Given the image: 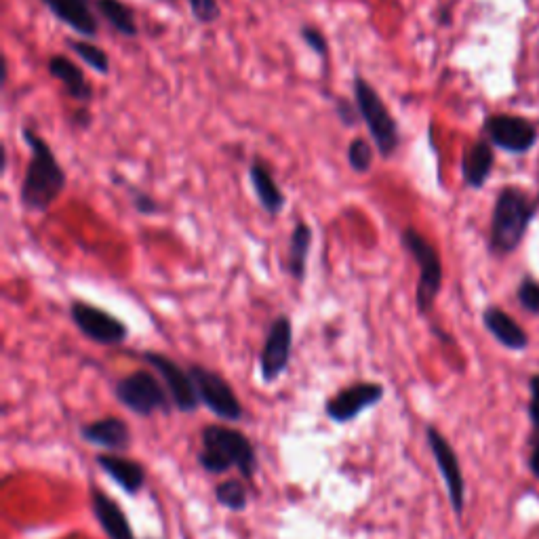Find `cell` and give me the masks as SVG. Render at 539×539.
Instances as JSON below:
<instances>
[{
  "label": "cell",
  "mask_w": 539,
  "mask_h": 539,
  "mask_svg": "<svg viewBox=\"0 0 539 539\" xmlns=\"http://www.w3.org/2000/svg\"><path fill=\"white\" fill-rule=\"evenodd\" d=\"M22 135L30 148V163L19 188V203L30 213H45L64 194L68 175L41 135L28 127L22 129Z\"/></svg>",
  "instance_id": "6da1fadb"
},
{
  "label": "cell",
  "mask_w": 539,
  "mask_h": 539,
  "mask_svg": "<svg viewBox=\"0 0 539 539\" xmlns=\"http://www.w3.org/2000/svg\"><path fill=\"white\" fill-rule=\"evenodd\" d=\"M196 462L207 474H226L236 468L245 481H253L259 459L251 438L226 424H209L201 432V449Z\"/></svg>",
  "instance_id": "7a4b0ae2"
},
{
  "label": "cell",
  "mask_w": 539,
  "mask_h": 539,
  "mask_svg": "<svg viewBox=\"0 0 539 539\" xmlns=\"http://www.w3.org/2000/svg\"><path fill=\"white\" fill-rule=\"evenodd\" d=\"M529 198L516 188H506L497 196L491 217V251L508 255L518 249L533 217Z\"/></svg>",
  "instance_id": "3957f363"
},
{
  "label": "cell",
  "mask_w": 539,
  "mask_h": 539,
  "mask_svg": "<svg viewBox=\"0 0 539 539\" xmlns=\"http://www.w3.org/2000/svg\"><path fill=\"white\" fill-rule=\"evenodd\" d=\"M403 249L415 259L419 276L415 285V308L419 316H428L436 304V297L443 289V262L436 247L415 228L401 232Z\"/></svg>",
  "instance_id": "277c9868"
},
{
  "label": "cell",
  "mask_w": 539,
  "mask_h": 539,
  "mask_svg": "<svg viewBox=\"0 0 539 539\" xmlns=\"http://www.w3.org/2000/svg\"><path fill=\"white\" fill-rule=\"evenodd\" d=\"M354 102L358 112H361L363 123L367 125L375 150L384 161H388L401 146V131H398V123L394 121L392 112L388 110L382 95L363 76H354Z\"/></svg>",
  "instance_id": "5b68a950"
},
{
  "label": "cell",
  "mask_w": 539,
  "mask_h": 539,
  "mask_svg": "<svg viewBox=\"0 0 539 539\" xmlns=\"http://www.w3.org/2000/svg\"><path fill=\"white\" fill-rule=\"evenodd\" d=\"M114 398L137 417H152L154 413L169 415L175 407L165 382L158 373L139 369L114 384Z\"/></svg>",
  "instance_id": "8992f818"
},
{
  "label": "cell",
  "mask_w": 539,
  "mask_h": 539,
  "mask_svg": "<svg viewBox=\"0 0 539 539\" xmlns=\"http://www.w3.org/2000/svg\"><path fill=\"white\" fill-rule=\"evenodd\" d=\"M68 314L74 327L81 331V335H85L89 342L97 346L106 348L123 346L131 335L123 318L114 316L104 308L83 302V299H74V302H70Z\"/></svg>",
  "instance_id": "52a82bcc"
},
{
  "label": "cell",
  "mask_w": 539,
  "mask_h": 539,
  "mask_svg": "<svg viewBox=\"0 0 539 539\" xmlns=\"http://www.w3.org/2000/svg\"><path fill=\"white\" fill-rule=\"evenodd\" d=\"M188 371L194 379L201 405H205L222 422H241L245 417V407L222 373L196 363L188 365Z\"/></svg>",
  "instance_id": "ba28073f"
},
{
  "label": "cell",
  "mask_w": 539,
  "mask_h": 539,
  "mask_svg": "<svg viewBox=\"0 0 539 539\" xmlns=\"http://www.w3.org/2000/svg\"><path fill=\"white\" fill-rule=\"evenodd\" d=\"M293 356V321L289 314H278L268 325L262 352H259V375L266 386L276 384L291 365Z\"/></svg>",
  "instance_id": "9c48e42d"
},
{
  "label": "cell",
  "mask_w": 539,
  "mask_h": 539,
  "mask_svg": "<svg viewBox=\"0 0 539 539\" xmlns=\"http://www.w3.org/2000/svg\"><path fill=\"white\" fill-rule=\"evenodd\" d=\"M426 443L434 457L438 474L443 476L451 510L457 518H462L466 510V481L462 466H459V457L445 438V434L436 426H426Z\"/></svg>",
  "instance_id": "30bf717a"
},
{
  "label": "cell",
  "mask_w": 539,
  "mask_h": 539,
  "mask_svg": "<svg viewBox=\"0 0 539 539\" xmlns=\"http://www.w3.org/2000/svg\"><path fill=\"white\" fill-rule=\"evenodd\" d=\"M386 398V386L379 382H356L337 390L325 401V415L337 426H346Z\"/></svg>",
  "instance_id": "8fae6325"
},
{
  "label": "cell",
  "mask_w": 539,
  "mask_h": 539,
  "mask_svg": "<svg viewBox=\"0 0 539 539\" xmlns=\"http://www.w3.org/2000/svg\"><path fill=\"white\" fill-rule=\"evenodd\" d=\"M142 358H144V363H148L158 375H161V379L171 394V401L179 413L198 411V407H201V398H198L194 379L188 369H184L175 361V358L163 352L144 350Z\"/></svg>",
  "instance_id": "7c38bea8"
},
{
  "label": "cell",
  "mask_w": 539,
  "mask_h": 539,
  "mask_svg": "<svg viewBox=\"0 0 539 539\" xmlns=\"http://www.w3.org/2000/svg\"><path fill=\"white\" fill-rule=\"evenodd\" d=\"M95 464L110 481L129 497H137L148 483V470L137 459L125 457L123 453H97Z\"/></svg>",
  "instance_id": "4fadbf2b"
},
{
  "label": "cell",
  "mask_w": 539,
  "mask_h": 539,
  "mask_svg": "<svg viewBox=\"0 0 539 539\" xmlns=\"http://www.w3.org/2000/svg\"><path fill=\"white\" fill-rule=\"evenodd\" d=\"M81 438L91 447L108 453H127L133 445V434L123 417L108 415L81 426Z\"/></svg>",
  "instance_id": "5bb4252c"
},
{
  "label": "cell",
  "mask_w": 539,
  "mask_h": 539,
  "mask_svg": "<svg viewBox=\"0 0 539 539\" xmlns=\"http://www.w3.org/2000/svg\"><path fill=\"white\" fill-rule=\"evenodd\" d=\"M487 133L493 139V144L508 152L521 154L529 150L535 142V129L525 118L518 116H491L487 121Z\"/></svg>",
  "instance_id": "9a60e30c"
},
{
  "label": "cell",
  "mask_w": 539,
  "mask_h": 539,
  "mask_svg": "<svg viewBox=\"0 0 539 539\" xmlns=\"http://www.w3.org/2000/svg\"><path fill=\"white\" fill-rule=\"evenodd\" d=\"M91 512L108 539H137L129 516L106 491L91 487Z\"/></svg>",
  "instance_id": "2e32d148"
},
{
  "label": "cell",
  "mask_w": 539,
  "mask_h": 539,
  "mask_svg": "<svg viewBox=\"0 0 539 539\" xmlns=\"http://www.w3.org/2000/svg\"><path fill=\"white\" fill-rule=\"evenodd\" d=\"M43 5L76 34L83 38L97 36L99 24L91 9V0H43Z\"/></svg>",
  "instance_id": "e0dca14e"
},
{
  "label": "cell",
  "mask_w": 539,
  "mask_h": 539,
  "mask_svg": "<svg viewBox=\"0 0 539 539\" xmlns=\"http://www.w3.org/2000/svg\"><path fill=\"white\" fill-rule=\"evenodd\" d=\"M314 243V230L306 222H297L289 234L287 243V259L285 272L293 278L297 285L306 283L308 278V259Z\"/></svg>",
  "instance_id": "ac0fdd59"
},
{
  "label": "cell",
  "mask_w": 539,
  "mask_h": 539,
  "mask_svg": "<svg viewBox=\"0 0 539 539\" xmlns=\"http://www.w3.org/2000/svg\"><path fill=\"white\" fill-rule=\"evenodd\" d=\"M249 179L259 207H262L270 217L281 215L283 209L287 207V196L283 194L281 186L276 184L272 171L262 161H253L249 167Z\"/></svg>",
  "instance_id": "d6986e66"
},
{
  "label": "cell",
  "mask_w": 539,
  "mask_h": 539,
  "mask_svg": "<svg viewBox=\"0 0 539 539\" xmlns=\"http://www.w3.org/2000/svg\"><path fill=\"white\" fill-rule=\"evenodd\" d=\"M483 325L504 348L516 350V352L527 350L529 335L525 333V329L518 325L506 310L497 308V306L485 308Z\"/></svg>",
  "instance_id": "ffe728a7"
},
{
  "label": "cell",
  "mask_w": 539,
  "mask_h": 539,
  "mask_svg": "<svg viewBox=\"0 0 539 539\" xmlns=\"http://www.w3.org/2000/svg\"><path fill=\"white\" fill-rule=\"evenodd\" d=\"M49 74L53 78H57L59 83L64 85L66 93L74 99L78 104H89L93 99V87L89 83V78L85 76V72L78 68L72 59L64 57V55H53L49 59Z\"/></svg>",
  "instance_id": "44dd1931"
},
{
  "label": "cell",
  "mask_w": 539,
  "mask_h": 539,
  "mask_svg": "<svg viewBox=\"0 0 539 539\" xmlns=\"http://www.w3.org/2000/svg\"><path fill=\"white\" fill-rule=\"evenodd\" d=\"M491 167H493V152H491L489 144H485V142L472 144L468 148V152L464 154V161H462V175H464L466 186H470L474 190L483 188L489 173H491Z\"/></svg>",
  "instance_id": "7402d4cb"
},
{
  "label": "cell",
  "mask_w": 539,
  "mask_h": 539,
  "mask_svg": "<svg viewBox=\"0 0 539 539\" xmlns=\"http://www.w3.org/2000/svg\"><path fill=\"white\" fill-rule=\"evenodd\" d=\"M95 9L102 15L106 22L118 32L127 38L137 36V24H135V15L131 7H127L123 0H95Z\"/></svg>",
  "instance_id": "603a6c76"
},
{
  "label": "cell",
  "mask_w": 539,
  "mask_h": 539,
  "mask_svg": "<svg viewBox=\"0 0 539 539\" xmlns=\"http://www.w3.org/2000/svg\"><path fill=\"white\" fill-rule=\"evenodd\" d=\"M213 495L219 506L234 514H241L249 508V489L245 478H226V481L215 485Z\"/></svg>",
  "instance_id": "cb8c5ba5"
},
{
  "label": "cell",
  "mask_w": 539,
  "mask_h": 539,
  "mask_svg": "<svg viewBox=\"0 0 539 539\" xmlns=\"http://www.w3.org/2000/svg\"><path fill=\"white\" fill-rule=\"evenodd\" d=\"M78 57L83 59V62L93 68L97 74H110V57L108 53L102 49V47H97L89 41H74V38H68V43H66Z\"/></svg>",
  "instance_id": "d4e9b609"
},
{
  "label": "cell",
  "mask_w": 539,
  "mask_h": 539,
  "mask_svg": "<svg viewBox=\"0 0 539 539\" xmlns=\"http://www.w3.org/2000/svg\"><path fill=\"white\" fill-rule=\"evenodd\" d=\"M348 165L354 173L365 175L373 167V148L365 137H354L348 146Z\"/></svg>",
  "instance_id": "484cf974"
},
{
  "label": "cell",
  "mask_w": 539,
  "mask_h": 539,
  "mask_svg": "<svg viewBox=\"0 0 539 539\" xmlns=\"http://www.w3.org/2000/svg\"><path fill=\"white\" fill-rule=\"evenodd\" d=\"M129 190V196H131V203H133V209L139 213V215H158V213H163V205L156 201V198L144 190H139V188H133V186H127Z\"/></svg>",
  "instance_id": "4316f807"
},
{
  "label": "cell",
  "mask_w": 539,
  "mask_h": 539,
  "mask_svg": "<svg viewBox=\"0 0 539 539\" xmlns=\"http://www.w3.org/2000/svg\"><path fill=\"white\" fill-rule=\"evenodd\" d=\"M188 5L196 22L201 24H215L222 17V7L217 5V0H188Z\"/></svg>",
  "instance_id": "83f0119b"
},
{
  "label": "cell",
  "mask_w": 539,
  "mask_h": 539,
  "mask_svg": "<svg viewBox=\"0 0 539 539\" xmlns=\"http://www.w3.org/2000/svg\"><path fill=\"white\" fill-rule=\"evenodd\" d=\"M516 297L527 312H533V314L539 312V283H535L531 276H527L525 281L518 285Z\"/></svg>",
  "instance_id": "f1b7e54d"
},
{
  "label": "cell",
  "mask_w": 539,
  "mask_h": 539,
  "mask_svg": "<svg viewBox=\"0 0 539 539\" xmlns=\"http://www.w3.org/2000/svg\"><path fill=\"white\" fill-rule=\"evenodd\" d=\"M335 114L346 129H352L358 125V121H363L356 102H350L346 97H335Z\"/></svg>",
  "instance_id": "f546056e"
},
{
  "label": "cell",
  "mask_w": 539,
  "mask_h": 539,
  "mask_svg": "<svg viewBox=\"0 0 539 539\" xmlns=\"http://www.w3.org/2000/svg\"><path fill=\"white\" fill-rule=\"evenodd\" d=\"M299 34H302V41L318 55V57H323L327 59L329 57V43H327V38L325 34L314 28V26H302V30H299Z\"/></svg>",
  "instance_id": "4dcf8cb0"
},
{
  "label": "cell",
  "mask_w": 539,
  "mask_h": 539,
  "mask_svg": "<svg viewBox=\"0 0 539 539\" xmlns=\"http://www.w3.org/2000/svg\"><path fill=\"white\" fill-rule=\"evenodd\" d=\"M529 390H531V403H529V417L535 430H539V373L529 379Z\"/></svg>",
  "instance_id": "1f68e13d"
},
{
  "label": "cell",
  "mask_w": 539,
  "mask_h": 539,
  "mask_svg": "<svg viewBox=\"0 0 539 539\" xmlns=\"http://www.w3.org/2000/svg\"><path fill=\"white\" fill-rule=\"evenodd\" d=\"M529 470H531V474L539 481V443L535 445V449H533V453L529 457Z\"/></svg>",
  "instance_id": "d6a6232c"
},
{
  "label": "cell",
  "mask_w": 539,
  "mask_h": 539,
  "mask_svg": "<svg viewBox=\"0 0 539 539\" xmlns=\"http://www.w3.org/2000/svg\"><path fill=\"white\" fill-rule=\"evenodd\" d=\"M76 123L81 127H89L91 125V116L89 112H76Z\"/></svg>",
  "instance_id": "836d02e7"
},
{
  "label": "cell",
  "mask_w": 539,
  "mask_h": 539,
  "mask_svg": "<svg viewBox=\"0 0 539 539\" xmlns=\"http://www.w3.org/2000/svg\"><path fill=\"white\" fill-rule=\"evenodd\" d=\"M146 539H154V537H146Z\"/></svg>",
  "instance_id": "e575fe53"
}]
</instances>
